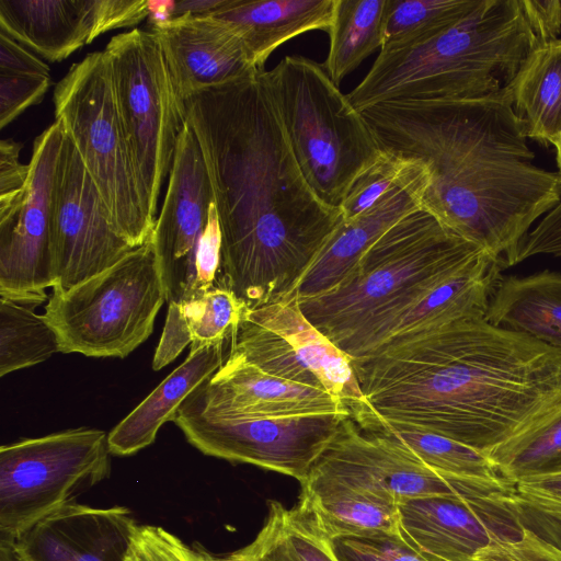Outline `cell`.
<instances>
[{"label": "cell", "mask_w": 561, "mask_h": 561, "mask_svg": "<svg viewBox=\"0 0 561 561\" xmlns=\"http://www.w3.org/2000/svg\"><path fill=\"white\" fill-rule=\"evenodd\" d=\"M49 239L54 286L61 288L103 272L135 249L112 227L100 193L66 134L51 186Z\"/></svg>", "instance_id": "cell-16"}, {"label": "cell", "mask_w": 561, "mask_h": 561, "mask_svg": "<svg viewBox=\"0 0 561 561\" xmlns=\"http://www.w3.org/2000/svg\"><path fill=\"white\" fill-rule=\"evenodd\" d=\"M424 163L383 150V153L352 184L340 209L351 221L413 179Z\"/></svg>", "instance_id": "cell-36"}, {"label": "cell", "mask_w": 561, "mask_h": 561, "mask_svg": "<svg viewBox=\"0 0 561 561\" xmlns=\"http://www.w3.org/2000/svg\"><path fill=\"white\" fill-rule=\"evenodd\" d=\"M486 456L503 478L515 483L529 477L561 472V409Z\"/></svg>", "instance_id": "cell-34"}, {"label": "cell", "mask_w": 561, "mask_h": 561, "mask_svg": "<svg viewBox=\"0 0 561 561\" xmlns=\"http://www.w3.org/2000/svg\"><path fill=\"white\" fill-rule=\"evenodd\" d=\"M504 329L561 350V273L501 278L485 316Z\"/></svg>", "instance_id": "cell-27"}, {"label": "cell", "mask_w": 561, "mask_h": 561, "mask_svg": "<svg viewBox=\"0 0 561 561\" xmlns=\"http://www.w3.org/2000/svg\"><path fill=\"white\" fill-rule=\"evenodd\" d=\"M335 0H225L209 14L240 37L259 70L271 54L304 33L329 32Z\"/></svg>", "instance_id": "cell-23"}, {"label": "cell", "mask_w": 561, "mask_h": 561, "mask_svg": "<svg viewBox=\"0 0 561 561\" xmlns=\"http://www.w3.org/2000/svg\"><path fill=\"white\" fill-rule=\"evenodd\" d=\"M481 251L420 207L382 233L339 285L299 300L306 318L337 347L425 285Z\"/></svg>", "instance_id": "cell-5"}, {"label": "cell", "mask_w": 561, "mask_h": 561, "mask_svg": "<svg viewBox=\"0 0 561 561\" xmlns=\"http://www.w3.org/2000/svg\"><path fill=\"white\" fill-rule=\"evenodd\" d=\"M386 0H335L323 68L337 85L383 45Z\"/></svg>", "instance_id": "cell-31"}, {"label": "cell", "mask_w": 561, "mask_h": 561, "mask_svg": "<svg viewBox=\"0 0 561 561\" xmlns=\"http://www.w3.org/2000/svg\"><path fill=\"white\" fill-rule=\"evenodd\" d=\"M55 117L77 149L114 230L133 248L146 243L154 222L145 206L103 51L73 64L54 89Z\"/></svg>", "instance_id": "cell-7"}, {"label": "cell", "mask_w": 561, "mask_h": 561, "mask_svg": "<svg viewBox=\"0 0 561 561\" xmlns=\"http://www.w3.org/2000/svg\"><path fill=\"white\" fill-rule=\"evenodd\" d=\"M230 355L275 377L324 390L357 421L366 410L351 357L302 313L297 296L247 309Z\"/></svg>", "instance_id": "cell-13"}, {"label": "cell", "mask_w": 561, "mask_h": 561, "mask_svg": "<svg viewBox=\"0 0 561 561\" xmlns=\"http://www.w3.org/2000/svg\"><path fill=\"white\" fill-rule=\"evenodd\" d=\"M265 78L306 181L324 204L340 208L354 181L383 153L376 136L314 60L286 56Z\"/></svg>", "instance_id": "cell-6"}, {"label": "cell", "mask_w": 561, "mask_h": 561, "mask_svg": "<svg viewBox=\"0 0 561 561\" xmlns=\"http://www.w3.org/2000/svg\"><path fill=\"white\" fill-rule=\"evenodd\" d=\"M539 255L561 257V199L524 237L503 261V266H512Z\"/></svg>", "instance_id": "cell-40"}, {"label": "cell", "mask_w": 561, "mask_h": 561, "mask_svg": "<svg viewBox=\"0 0 561 561\" xmlns=\"http://www.w3.org/2000/svg\"><path fill=\"white\" fill-rule=\"evenodd\" d=\"M225 0H181L175 1L172 19L182 15H205L224 4Z\"/></svg>", "instance_id": "cell-46"}, {"label": "cell", "mask_w": 561, "mask_h": 561, "mask_svg": "<svg viewBox=\"0 0 561 561\" xmlns=\"http://www.w3.org/2000/svg\"><path fill=\"white\" fill-rule=\"evenodd\" d=\"M0 72L49 75V67L36 54L0 32Z\"/></svg>", "instance_id": "cell-44"}, {"label": "cell", "mask_w": 561, "mask_h": 561, "mask_svg": "<svg viewBox=\"0 0 561 561\" xmlns=\"http://www.w3.org/2000/svg\"><path fill=\"white\" fill-rule=\"evenodd\" d=\"M310 471L368 490L397 503L433 495L508 494L514 482L438 473L405 453L390 436L362 430L348 416Z\"/></svg>", "instance_id": "cell-15"}, {"label": "cell", "mask_w": 561, "mask_h": 561, "mask_svg": "<svg viewBox=\"0 0 561 561\" xmlns=\"http://www.w3.org/2000/svg\"><path fill=\"white\" fill-rule=\"evenodd\" d=\"M150 240L167 302L188 300L217 285L221 229L204 157L187 121Z\"/></svg>", "instance_id": "cell-12"}, {"label": "cell", "mask_w": 561, "mask_h": 561, "mask_svg": "<svg viewBox=\"0 0 561 561\" xmlns=\"http://www.w3.org/2000/svg\"><path fill=\"white\" fill-rule=\"evenodd\" d=\"M50 85V75L0 72V127L39 103Z\"/></svg>", "instance_id": "cell-39"}, {"label": "cell", "mask_w": 561, "mask_h": 561, "mask_svg": "<svg viewBox=\"0 0 561 561\" xmlns=\"http://www.w3.org/2000/svg\"><path fill=\"white\" fill-rule=\"evenodd\" d=\"M22 145L12 139L0 141V196H9L25 188L30 165L20 161Z\"/></svg>", "instance_id": "cell-43"}, {"label": "cell", "mask_w": 561, "mask_h": 561, "mask_svg": "<svg viewBox=\"0 0 561 561\" xmlns=\"http://www.w3.org/2000/svg\"><path fill=\"white\" fill-rule=\"evenodd\" d=\"M538 45L519 0H480L443 31L380 49L346 96L358 112L386 102L483 96L504 89Z\"/></svg>", "instance_id": "cell-4"}, {"label": "cell", "mask_w": 561, "mask_h": 561, "mask_svg": "<svg viewBox=\"0 0 561 561\" xmlns=\"http://www.w3.org/2000/svg\"><path fill=\"white\" fill-rule=\"evenodd\" d=\"M149 16V0H93L92 39L105 32L137 25Z\"/></svg>", "instance_id": "cell-41"}, {"label": "cell", "mask_w": 561, "mask_h": 561, "mask_svg": "<svg viewBox=\"0 0 561 561\" xmlns=\"http://www.w3.org/2000/svg\"><path fill=\"white\" fill-rule=\"evenodd\" d=\"M556 147V153H557V164H558V172L561 175V138L558 140V142L554 145Z\"/></svg>", "instance_id": "cell-50"}, {"label": "cell", "mask_w": 561, "mask_h": 561, "mask_svg": "<svg viewBox=\"0 0 561 561\" xmlns=\"http://www.w3.org/2000/svg\"><path fill=\"white\" fill-rule=\"evenodd\" d=\"M104 53L145 206L156 224L161 187L169 179L186 123L184 102L150 31L134 28L118 34Z\"/></svg>", "instance_id": "cell-9"}, {"label": "cell", "mask_w": 561, "mask_h": 561, "mask_svg": "<svg viewBox=\"0 0 561 561\" xmlns=\"http://www.w3.org/2000/svg\"><path fill=\"white\" fill-rule=\"evenodd\" d=\"M36 306L0 299V376L41 364L60 352L55 331Z\"/></svg>", "instance_id": "cell-33"}, {"label": "cell", "mask_w": 561, "mask_h": 561, "mask_svg": "<svg viewBox=\"0 0 561 561\" xmlns=\"http://www.w3.org/2000/svg\"><path fill=\"white\" fill-rule=\"evenodd\" d=\"M360 113L382 150L426 167L422 207L502 262L561 199V175L534 162L506 88L470 99L386 102Z\"/></svg>", "instance_id": "cell-3"}, {"label": "cell", "mask_w": 561, "mask_h": 561, "mask_svg": "<svg viewBox=\"0 0 561 561\" xmlns=\"http://www.w3.org/2000/svg\"><path fill=\"white\" fill-rule=\"evenodd\" d=\"M329 543L336 561H430L400 531L341 536Z\"/></svg>", "instance_id": "cell-37"}, {"label": "cell", "mask_w": 561, "mask_h": 561, "mask_svg": "<svg viewBox=\"0 0 561 561\" xmlns=\"http://www.w3.org/2000/svg\"><path fill=\"white\" fill-rule=\"evenodd\" d=\"M104 431L79 427L0 448V536L19 539L111 473Z\"/></svg>", "instance_id": "cell-10"}, {"label": "cell", "mask_w": 561, "mask_h": 561, "mask_svg": "<svg viewBox=\"0 0 561 561\" xmlns=\"http://www.w3.org/2000/svg\"><path fill=\"white\" fill-rule=\"evenodd\" d=\"M137 522L126 506L75 503L15 540L19 561H125Z\"/></svg>", "instance_id": "cell-20"}, {"label": "cell", "mask_w": 561, "mask_h": 561, "mask_svg": "<svg viewBox=\"0 0 561 561\" xmlns=\"http://www.w3.org/2000/svg\"><path fill=\"white\" fill-rule=\"evenodd\" d=\"M65 131L55 121L33 142L22 203L0 211V297L38 306L55 285L49 218L53 180Z\"/></svg>", "instance_id": "cell-17"}, {"label": "cell", "mask_w": 561, "mask_h": 561, "mask_svg": "<svg viewBox=\"0 0 561 561\" xmlns=\"http://www.w3.org/2000/svg\"><path fill=\"white\" fill-rule=\"evenodd\" d=\"M528 138H561V37L534 48L505 87Z\"/></svg>", "instance_id": "cell-28"}, {"label": "cell", "mask_w": 561, "mask_h": 561, "mask_svg": "<svg viewBox=\"0 0 561 561\" xmlns=\"http://www.w3.org/2000/svg\"><path fill=\"white\" fill-rule=\"evenodd\" d=\"M224 343L191 347L186 359L107 435L112 455L131 456L150 446L185 400L222 365Z\"/></svg>", "instance_id": "cell-24"}, {"label": "cell", "mask_w": 561, "mask_h": 561, "mask_svg": "<svg viewBox=\"0 0 561 561\" xmlns=\"http://www.w3.org/2000/svg\"><path fill=\"white\" fill-rule=\"evenodd\" d=\"M515 492L404 500L399 530L430 561H526L542 533Z\"/></svg>", "instance_id": "cell-11"}, {"label": "cell", "mask_w": 561, "mask_h": 561, "mask_svg": "<svg viewBox=\"0 0 561 561\" xmlns=\"http://www.w3.org/2000/svg\"><path fill=\"white\" fill-rule=\"evenodd\" d=\"M430 184L424 168L409 182L351 221H344L296 287L298 300L334 289L391 226L422 206Z\"/></svg>", "instance_id": "cell-22"}, {"label": "cell", "mask_w": 561, "mask_h": 561, "mask_svg": "<svg viewBox=\"0 0 561 561\" xmlns=\"http://www.w3.org/2000/svg\"><path fill=\"white\" fill-rule=\"evenodd\" d=\"M352 366L366 403L359 427L404 425L485 455L561 409V350L485 317L425 327Z\"/></svg>", "instance_id": "cell-2"}, {"label": "cell", "mask_w": 561, "mask_h": 561, "mask_svg": "<svg viewBox=\"0 0 561 561\" xmlns=\"http://www.w3.org/2000/svg\"><path fill=\"white\" fill-rule=\"evenodd\" d=\"M125 561H204L201 545L190 546L161 526L136 524Z\"/></svg>", "instance_id": "cell-38"}, {"label": "cell", "mask_w": 561, "mask_h": 561, "mask_svg": "<svg viewBox=\"0 0 561 561\" xmlns=\"http://www.w3.org/2000/svg\"><path fill=\"white\" fill-rule=\"evenodd\" d=\"M165 301L149 239L111 267L70 288L54 286L44 317L61 353L124 358L152 334Z\"/></svg>", "instance_id": "cell-8"}, {"label": "cell", "mask_w": 561, "mask_h": 561, "mask_svg": "<svg viewBox=\"0 0 561 561\" xmlns=\"http://www.w3.org/2000/svg\"><path fill=\"white\" fill-rule=\"evenodd\" d=\"M201 551H202L204 561H232L228 556H226V557L214 556L209 551L204 549L202 546H201Z\"/></svg>", "instance_id": "cell-49"}, {"label": "cell", "mask_w": 561, "mask_h": 561, "mask_svg": "<svg viewBox=\"0 0 561 561\" xmlns=\"http://www.w3.org/2000/svg\"><path fill=\"white\" fill-rule=\"evenodd\" d=\"M0 32L61 61L93 41V0H0Z\"/></svg>", "instance_id": "cell-25"}, {"label": "cell", "mask_w": 561, "mask_h": 561, "mask_svg": "<svg viewBox=\"0 0 561 561\" xmlns=\"http://www.w3.org/2000/svg\"><path fill=\"white\" fill-rule=\"evenodd\" d=\"M519 3L539 45L560 38V0H519Z\"/></svg>", "instance_id": "cell-42"}, {"label": "cell", "mask_w": 561, "mask_h": 561, "mask_svg": "<svg viewBox=\"0 0 561 561\" xmlns=\"http://www.w3.org/2000/svg\"><path fill=\"white\" fill-rule=\"evenodd\" d=\"M300 484L298 505L328 539L400 531L398 503L390 499L314 471Z\"/></svg>", "instance_id": "cell-26"}, {"label": "cell", "mask_w": 561, "mask_h": 561, "mask_svg": "<svg viewBox=\"0 0 561 561\" xmlns=\"http://www.w3.org/2000/svg\"><path fill=\"white\" fill-rule=\"evenodd\" d=\"M516 490L543 505L561 511V472L522 479L516 482Z\"/></svg>", "instance_id": "cell-45"}, {"label": "cell", "mask_w": 561, "mask_h": 561, "mask_svg": "<svg viewBox=\"0 0 561 561\" xmlns=\"http://www.w3.org/2000/svg\"><path fill=\"white\" fill-rule=\"evenodd\" d=\"M0 561H19L14 539L0 536Z\"/></svg>", "instance_id": "cell-48"}, {"label": "cell", "mask_w": 561, "mask_h": 561, "mask_svg": "<svg viewBox=\"0 0 561 561\" xmlns=\"http://www.w3.org/2000/svg\"><path fill=\"white\" fill-rule=\"evenodd\" d=\"M503 262L486 251L433 284L366 334L347 354L362 357L385 343L425 327L466 317H485L501 280Z\"/></svg>", "instance_id": "cell-21"}, {"label": "cell", "mask_w": 561, "mask_h": 561, "mask_svg": "<svg viewBox=\"0 0 561 561\" xmlns=\"http://www.w3.org/2000/svg\"><path fill=\"white\" fill-rule=\"evenodd\" d=\"M345 417H240L207 411L187 398L173 422L204 455L250 463L301 483Z\"/></svg>", "instance_id": "cell-14"}, {"label": "cell", "mask_w": 561, "mask_h": 561, "mask_svg": "<svg viewBox=\"0 0 561 561\" xmlns=\"http://www.w3.org/2000/svg\"><path fill=\"white\" fill-rule=\"evenodd\" d=\"M157 37L184 102L203 90L260 71L237 33L209 15H182L149 30Z\"/></svg>", "instance_id": "cell-19"}, {"label": "cell", "mask_w": 561, "mask_h": 561, "mask_svg": "<svg viewBox=\"0 0 561 561\" xmlns=\"http://www.w3.org/2000/svg\"><path fill=\"white\" fill-rule=\"evenodd\" d=\"M479 3L480 0H386L381 49L443 31L462 20Z\"/></svg>", "instance_id": "cell-35"}, {"label": "cell", "mask_w": 561, "mask_h": 561, "mask_svg": "<svg viewBox=\"0 0 561 561\" xmlns=\"http://www.w3.org/2000/svg\"><path fill=\"white\" fill-rule=\"evenodd\" d=\"M188 399L207 411L240 417L352 416L331 393L275 377L230 354Z\"/></svg>", "instance_id": "cell-18"}, {"label": "cell", "mask_w": 561, "mask_h": 561, "mask_svg": "<svg viewBox=\"0 0 561 561\" xmlns=\"http://www.w3.org/2000/svg\"><path fill=\"white\" fill-rule=\"evenodd\" d=\"M232 561H336L329 539L298 504L286 508L268 502V514L256 537L228 554Z\"/></svg>", "instance_id": "cell-30"}, {"label": "cell", "mask_w": 561, "mask_h": 561, "mask_svg": "<svg viewBox=\"0 0 561 561\" xmlns=\"http://www.w3.org/2000/svg\"><path fill=\"white\" fill-rule=\"evenodd\" d=\"M247 309L231 290L218 285L188 300L170 302L157 352L163 359L174 360L188 344L225 343Z\"/></svg>", "instance_id": "cell-29"}, {"label": "cell", "mask_w": 561, "mask_h": 561, "mask_svg": "<svg viewBox=\"0 0 561 561\" xmlns=\"http://www.w3.org/2000/svg\"><path fill=\"white\" fill-rule=\"evenodd\" d=\"M175 1H152L149 0L150 26L165 23L172 19V11Z\"/></svg>", "instance_id": "cell-47"}, {"label": "cell", "mask_w": 561, "mask_h": 561, "mask_svg": "<svg viewBox=\"0 0 561 561\" xmlns=\"http://www.w3.org/2000/svg\"><path fill=\"white\" fill-rule=\"evenodd\" d=\"M360 428L390 436L415 460L438 473L485 479L502 477L484 453L443 435L381 422Z\"/></svg>", "instance_id": "cell-32"}, {"label": "cell", "mask_w": 561, "mask_h": 561, "mask_svg": "<svg viewBox=\"0 0 561 561\" xmlns=\"http://www.w3.org/2000/svg\"><path fill=\"white\" fill-rule=\"evenodd\" d=\"M184 106L221 229L217 285L248 309L296 296L298 283L344 218L306 181L265 70L197 92Z\"/></svg>", "instance_id": "cell-1"}]
</instances>
